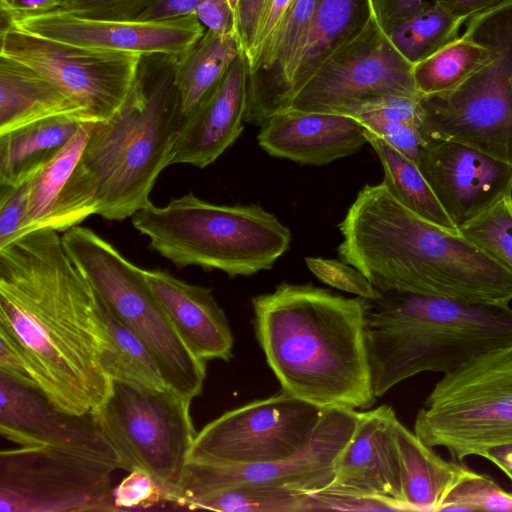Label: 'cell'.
Masks as SVG:
<instances>
[{"label":"cell","mask_w":512,"mask_h":512,"mask_svg":"<svg viewBox=\"0 0 512 512\" xmlns=\"http://www.w3.org/2000/svg\"><path fill=\"white\" fill-rule=\"evenodd\" d=\"M58 233L35 230L0 248V331L56 408L85 415L110 393L104 359L112 342L98 294Z\"/></svg>","instance_id":"1"},{"label":"cell","mask_w":512,"mask_h":512,"mask_svg":"<svg viewBox=\"0 0 512 512\" xmlns=\"http://www.w3.org/2000/svg\"><path fill=\"white\" fill-rule=\"evenodd\" d=\"M203 0H155L137 20H162L195 16Z\"/></svg>","instance_id":"46"},{"label":"cell","mask_w":512,"mask_h":512,"mask_svg":"<svg viewBox=\"0 0 512 512\" xmlns=\"http://www.w3.org/2000/svg\"><path fill=\"white\" fill-rule=\"evenodd\" d=\"M155 0H61L60 10L106 20H137Z\"/></svg>","instance_id":"39"},{"label":"cell","mask_w":512,"mask_h":512,"mask_svg":"<svg viewBox=\"0 0 512 512\" xmlns=\"http://www.w3.org/2000/svg\"><path fill=\"white\" fill-rule=\"evenodd\" d=\"M98 297L112 342V349L104 359V367L110 379L152 390L167 388L160 367L149 348L112 313L99 295Z\"/></svg>","instance_id":"32"},{"label":"cell","mask_w":512,"mask_h":512,"mask_svg":"<svg viewBox=\"0 0 512 512\" xmlns=\"http://www.w3.org/2000/svg\"><path fill=\"white\" fill-rule=\"evenodd\" d=\"M362 127L382 138L394 149L418 164L424 139L420 126L411 122L365 121Z\"/></svg>","instance_id":"40"},{"label":"cell","mask_w":512,"mask_h":512,"mask_svg":"<svg viewBox=\"0 0 512 512\" xmlns=\"http://www.w3.org/2000/svg\"><path fill=\"white\" fill-rule=\"evenodd\" d=\"M126 470L118 453L58 444L0 453V512H114L112 475Z\"/></svg>","instance_id":"10"},{"label":"cell","mask_w":512,"mask_h":512,"mask_svg":"<svg viewBox=\"0 0 512 512\" xmlns=\"http://www.w3.org/2000/svg\"><path fill=\"white\" fill-rule=\"evenodd\" d=\"M84 123L76 116L62 115L0 135V185L16 186L33 177Z\"/></svg>","instance_id":"26"},{"label":"cell","mask_w":512,"mask_h":512,"mask_svg":"<svg viewBox=\"0 0 512 512\" xmlns=\"http://www.w3.org/2000/svg\"><path fill=\"white\" fill-rule=\"evenodd\" d=\"M236 20V33L244 55L253 49L270 0H230Z\"/></svg>","instance_id":"42"},{"label":"cell","mask_w":512,"mask_h":512,"mask_svg":"<svg viewBox=\"0 0 512 512\" xmlns=\"http://www.w3.org/2000/svg\"><path fill=\"white\" fill-rule=\"evenodd\" d=\"M391 96L421 97L413 65L396 50L374 17L357 37L333 53L280 111L346 116L362 104Z\"/></svg>","instance_id":"12"},{"label":"cell","mask_w":512,"mask_h":512,"mask_svg":"<svg viewBox=\"0 0 512 512\" xmlns=\"http://www.w3.org/2000/svg\"><path fill=\"white\" fill-rule=\"evenodd\" d=\"M177 59L142 55L124 103L110 119L91 126L78 170L95 194L96 214L107 220H124L151 205L158 176L172 164L184 118Z\"/></svg>","instance_id":"4"},{"label":"cell","mask_w":512,"mask_h":512,"mask_svg":"<svg viewBox=\"0 0 512 512\" xmlns=\"http://www.w3.org/2000/svg\"><path fill=\"white\" fill-rule=\"evenodd\" d=\"M236 35L220 36L206 30L175 66V83L183 117L189 115L218 86L233 60L242 52Z\"/></svg>","instance_id":"27"},{"label":"cell","mask_w":512,"mask_h":512,"mask_svg":"<svg viewBox=\"0 0 512 512\" xmlns=\"http://www.w3.org/2000/svg\"><path fill=\"white\" fill-rule=\"evenodd\" d=\"M269 155L305 165H326L358 152L367 143L352 117L284 110L274 114L257 135Z\"/></svg>","instance_id":"21"},{"label":"cell","mask_w":512,"mask_h":512,"mask_svg":"<svg viewBox=\"0 0 512 512\" xmlns=\"http://www.w3.org/2000/svg\"><path fill=\"white\" fill-rule=\"evenodd\" d=\"M417 165L457 227L512 191V165L459 143L425 140Z\"/></svg>","instance_id":"16"},{"label":"cell","mask_w":512,"mask_h":512,"mask_svg":"<svg viewBox=\"0 0 512 512\" xmlns=\"http://www.w3.org/2000/svg\"><path fill=\"white\" fill-rule=\"evenodd\" d=\"M431 0H371L373 11L383 30L416 14Z\"/></svg>","instance_id":"44"},{"label":"cell","mask_w":512,"mask_h":512,"mask_svg":"<svg viewBox=\"0 0 512 512\" xmlns=\"http://www.w3.org/2000/svg\"><path fill=\"white\" fill-rule=\"evenodd\" d=\"M420 126L425 140L459 143L512 165V98L463 87L422 97Z\"/></svg>","instance_id":"17"},{"label":"cell","mask_w":512,"mask_h":512,"mask_svg":"<svg viewBox=\"0 0 512 512\" xmlns=\"http://www.w3.org/2000/svg\"><path fill=\"white\" fill-rule=\"evenodd\" d=\"M392 428L404 501L411 511H439L447 494L469 468L461 462L440 457L396 415Z\"/></svg>","instance_id":"23"},{"label":"cell","mask_w":512,"mask_h":512,"mask_svg":"<svg viewBox=\"0 0 512 512\" xmlns=\"http://www.w3.org/2000/svg\"><path fill=\"white\" fill-rule=\"evenodd\" d=\"M0 372L34 385L19 348L2 331H0Z\"/></svg>","instance_id":"45"},{"label":"cell","mask_w":512,"mask_h":512,"mask_svg":"<svg viewBox=\"0 0 512 512\" xmlns=\"http://www.w3.org/2000/svg\"><path fill=\"white\" fill-rule=\"evenodd\" d=\"M113 489L117 511L146 509L159 502H166L165 493L155 479L145 470L135 468Z\"/></svg>","instance_id":"37"},{"label":"cell","mask_w":512,"mask_h":512,"mask_svg":"<svg viewBox=\"0 0 512 512\" xmlns=\"http://www.w3.org/2000/svg\"><path fill=\"white\" fill-rule=\"evenodd\" d=\"M463 23L430 2L416 14L384 31L396 50L414 66L458 39Z\"/></svg>","instance_id":"33"},{"label":"cell","mask_w":512,"mask_h":512,"mask_svg":"<svg viewBox=\"0 0 512 512\" xmlns=\"http://www.w3.org/2000/svg\"><path fill=\"white\" fill-rule=\"evenodd\" d=\"M92 124L84 123L60 152L32 177L23 235L49 228L80 160Z\"/></svg>","instance_id":"29"},{"label":"cell","mask_w":512,"mask_h":512,"mask_svg":"<svg viewBox=\"0 0 512 512\" xmlns=\"http://www.w3.org/2000/svg\"><path fill=\"white\" fill-rule=\"evenodd\" d=\"M482 458L497 466L512 483V444L490 448Z\"/></svg>","instance_id":"49"},{"label":"cell","mask_w":512,"mask_h":512,"mask_svg":"<svg viewBox=\"0 0 512 512\" xmlns=\"http://www.w3.org/2000/svg\"><path fill=\"white\" fill-rule=\"evenodd\" d=\"M61 0H0V10L9 14L44 13L60 8Z\"/></svg>","instance_id":"48"},{"label":"cell","mask_w":512,"mask_h":512,"mask_svg":"<svg viewBox=\"0 0 512 512\" xmlns=\"http://www.w3.org/2000/svg\"><path fill=\"white\" fill-rule=\"evenodd\" d=\"M150 246L179 268L220 270L229 277L269 270L289 249L291 231L259 205H223L189 192L132 216Z\"/></svg>","instance_id":"6"},{"label":"cell","mask_w":512,"mask_h":512,"mask_svg":"<svg viewBox=\"0 0 512 512\" xmlns=\"http://www.w3.org/2000/svg\"><path fill=\"white\" fill-rule=\"evenodd\" d=\"M505 0H431L441 6L454 17L466 21L470 18L490 10Z\"/></svg>","instance_id":"47"},{"label":"cell","mask_w":512,"mask_h":512,"mask_svg":"<svg viewBox=\"0 0 512 512\" xmlns=\"http://www.w3.org/2000/svg\"><path fill=\"white\" fill-rule=\"evenodd\" d=\"M257 341L285 392L320 408L376 401L365 339L366 299L283 282L252 298Z\"/></svg>","instance_id":"3"},{"label":"cell","mask_w":512,"mask_h":512,"mask_svg":"<svg viewBox=\"0 0 512 512\" xmlns=\"http://www.w3.org/2000/svg\"><path fill=\"white\" fill-rule=\"evenodd\" d=\"M511 494H512V492H511Z\"/></svg>","instance_id":"50"},{"label":"cell","mask_w":512,"mask_h":512,"mask_svg":"<svg viewBox=\"0 0 512 512\" xmlns=\"http://www.w3.org/2000/svg\"><path fill=\"white\" fill-rule=\"evenodd\" d=\"M62 115L86 122L78 107L53 83L31 67L0 54V135Z\"/></svg>","instance_id":"24"},{"label":"cell","mask_w":512,"mask_h":512,"mask_svg":"<svg viewBox=\"0 0 512 512\" xmlns=\"http://www.w3.org/2000/svg\"><path fill=\"white\" fill-rule=\"evenodd\" d=\"M0 433L19 446L58 444L117 453L92 412L73 415L56 408L34 385L0 372Z\"/></svg>","instance_id":"18"},{"label":"cell","mask_w":512,"mask_h":512,"mask_svg":"<svg viewBox=\"0 0 512 512\" xmlns=\"http://www.w3.org/2000/svg\"><path fill=\"white\" fill-rule=\"evenodd\" d=\"M61 240L71 261L112 313L149 348L166 385L190 402L199 396L206 362L184 342L147 286L143 269L90 228L73 226Z\"/></svg>","instance_id":"7"},{"label":"cell","mask_w":512,"mask_h":512,"mask_svg":"<svg viewBox=\"0 0 512 512\" xmlns=\"http://www.w3.org/2000/svg\"><path fill=\"white\" fill-rule=\"evenodd\" d=\"M0 54L34 69L80 110L88 123L110 119L126 100L141 54L94 49L37 36L15 28L0 30Z\"/></svg>","instance_id":"11"},{"label":"cell","mask_w":512,"mask_h":512,"mask_svg":"<svg viewBox=\"0 0 512 512\" xmlns=\"http://www.w3.org/2000/svg\"><path fill=\"white\" fill-rule=\"evenodd\" d=\"M358 412L350 408H324L310 442L294 456L249 465L187 461L174 504L231 486L254 484L317 492L329 486L339 458L350 441Z\"/></svg>","instance_id":"14"},{"label":"cell","mask_w":512,"mask_h":512,"mask_svg":"<svg viewBox=\"0 0 512 512\" xmlns=\"http://www.w3.org/2000/svg\"><path fill=\"white\" fill-rule=\"evenodd\" d=\"M195 16L207 30L220 36H237L235 14L230 0H203Z\"/></svg>","instance_id":"43"},{"label":"cell","mask_w":512,"mask_h":512,"mask_svg":"<svg viewBox=\"0 0 512 512\" xmlns=\"http://www.w3.org/2000/svg\"><path fill=\"white\" fill-rule=\"evenodd\" d=\"M374 17L371 0H316L305 44L286 97L276 113L333 53L357 37Z\"/></svg>","instance_id":"25"},{"label":"cell","mask_w":512,"mask_h":512,"mask_svg":"<svg viewBox=\"0 0 512 512\" xmlns=\"http://www.w3.org/2000/svg\"><path fill=\"white\" fill-rule=\"evenodd\" d=\"M144 280L191 351L202 361L232 358L233 335L223 309L206 287L159 269H143Z\"/></svg>","instance_id":"22"},{"label":"cell","mask_w":512,"mask_h":512,"mask_svg":"<svg viewBox=\"0 0 512 512\" xmlns=\"http://www.w3.org/2000/svg\"><path fill=\"white\" fill-rule=\"evenodd\" d=\"M5 13L22 31L94 49L182 56L204 35L196 16L162 20H106L77 16L64 10Z\"/></svg>","instance_id":"15"},{"label":"cell","mask_w":512,"mask_h":512,"mask_svg":"<svg viewBox=\"0 0 512 512\" xmlns=\"http://www.w3.org/2000/svg\"><path fill=\"white\" fill-rule=\"evenodd\" d=\"M246 98L247 61L242 51L215 90L183 118L172 164H212L244 130Z\"/></svg>","instance_id":"20"},{"label":"cell","mask_w":512,"mask_h":512,"mask_svg":"<svg viewBox=\"0 0 512 512\" xmlns=\"http://www.w3.org/2000/svg\"><path fill=\"white\" fill-rule=\"evenodd\" d=\"M460 234L512 270V191L461 224Z\"/></svg>","instance_id":"34"},{"label":"cell","mask_w":512,"mask_h":512,"mask_svg":"<svg viewBox=\"0 0 512 512\" xmlns=\"http://www.w3.org/2000/svg\"><path fill=\"white\" fill-rule=\"evenodd\" d=\"M365 339L373 392L422 372H451L512 343V308L402 293L366 299Z\"/></svg>","instance_id":"5"},{"label":"cell","mask_w":512,"mask_h":512,"mask_svg":"<svg viewBox=\"0 0 512 512\" xmlns=\"http://www.w3.org/2000/svg\"><path fill=\"white\" fill-rule=\"evenodd\" d=\"M318 511H405L393 501L360 494L334 491L324 488L312 492Z\"/></svg>","instance_id":"41"},{"label":"cell","mask_w":512,"mask_h":512,"mask_svg":"<svg viewBox=\"0 0 512 512\" xmlns=\"http://www.w3.org/2000/svg\"><path fill=\"white\" fill-rule=\"evenodd\" d=\"M31 178L16 185H0V248L23 236Z\"/></svg>","instance_id":"38"},{"label":"cell","mask_w":512,"mask_h":512,"mask_svg":"<svg viewBox=\"0 0 512 512\" xmlns=\"http://www.w3.org/2000/svg\"><path fill=\"white\" fill-rule=\"evenodd\" d=\"M391 406L358 412L354 433L343 450L332 483L326 488L384 498L411 511L403 497Z\"/></svg>","instance_id":"19"},{"label":"cell","mask_w":512,"mask_h":512,"mask_svg":"<svg viewBox=\"0 0 512 512\" xmlns=\"http://www.w3.org/2000/svg\"><path fill=\"white\" fill-rule=\"evenodd\" d=\"M413 431L458 462L512 444V343L444 373L418 410Z\"/></svg>","instance_id":"8"},{"label":"cell","mask_w":512,"mask_h":512,"mask_svg":"<svg viewBox=\"0 0 512 512\" xmlns=\"http://www.w3.org/2000/svg\"><path fill=\"white\" fill-rule=\"evenodd\" d=\"M308 269L323 283L364 299H377L382 292L358 269L334 259L306 257Z\"/></svg>","instance_id":"36"},{"label":"cell","mask_w":512,"mask_h":512,"mask_svg":"<svg viewBox=\"0 0 512 512\" xmlns=\"http://www.w3.org/2000/svg\"><path fill=\"white\" fill-rule=\"evenodd\" d=\"M512 511V494L490 476L468 469L443 500L439 511Z\"/></svg>","instance_id":"35"},{"label":"cell","mask_w":512,"mask_h":512,"mask_svg":"<svg viewBox=\"0 0 512 512\" xmlns=\"http://www.w3.org/2000/svg\"><path fill=\"white\" fill-rule=\"evenodd\" d=\"M183 508L221 512L318 511L310 492L271 485L243 484L222 488L193 500Z\"/></svg>","instance_id":"31"},{"label":"cell","mask_w":512,"mask_h":512,"mask_svg":"<svg viewBox=\"0 0 512 512\" xmlns=\"http://www.w3.org/2000/svg\"><path fill=\"white\" fill-rule=\"evenodd\" d=\"M341 261L381 292L509 305L512 270L461 234L404 206L382 182L365 185L338 225Z\"/></svg>","instance_id":"2"},{"label":"cell","mask_w":512,"mask_h":512,"mask_svg":"<svg viewBox=\"0 0 512 512\" xmlns=\"http://www.w3.org/2000/svg\"><path fill=\"white\" fill-rule=\"evenodd\" d=\"M364 135L377 153L383 169V183L404 206L415 214L452 234H460L438 200L418 165L382 138L364 129Z\"/></svg>","instance_id":"28"},{"label":"cell","mask_w":512,"mask_h":512,"mask_svg":"<svg viewBox=\"0 0 512 512\" xmlns=\"http://www.w3.org/2000/svg\"><path fill=\"white\" fill-rule=\"evenodd\" d=\"M190 403L169 387L152 390L112 380L109 395L92 411L126 470L147 471L170 503L197 435Z\"/></svg>","instance_id":"9"},{"label":"cell","mask_w":512,"mask_h":512,"mask_svg":"<svg viewBox=\"0 0 512 512\" xmlns=\"http://www.w3.org/2000/svg\"><path fill=\"white\" fill-rule=\"evenodd\" d=\"M490 59L489 49L461 36L413 66L416 89L421 97L453 91L484 67Z\"/></svg>","instance_id":"30"},{"label":"cell","mask_w":512,"mask_h":512,"mask_svg":"<svg viewBox=\"0 0 512 512\" xmlns=\"http://www.w3.org/2000/svg\"><path fill=\"white\" fill-rule=\"evenodd\" d=\"M323 410L281 389L206 424L188 461L249 465L288 459L310 442Z\"/></svg>","instance_id":"13"}]
</instances>
